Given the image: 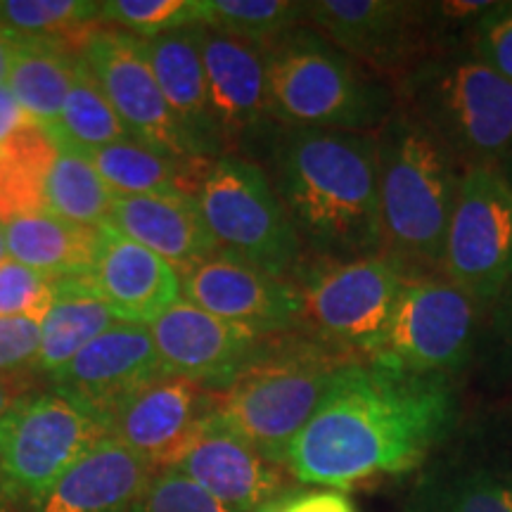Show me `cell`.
Masks as SVG:
<instances>
[{
    "label": "cell",
    "mask_w": 512,
    "mask_h": 512,
    "mask_svg": "<svg viewBox=\"0 0 512 512\" xmlns=\"http://www.w3.org/2000/svg\"><path fill=\"white\" fill-rule=\"evenodd\" d=\"M446 375H411L354 358L287 453L302 484L344 491L375 477L406 475L425 463L456 422Z\"/></svg>",
    "instance_id": "obj_1"
},
{
    "label": "cell",
    "mask_w": 512,
    "mask_h": 512,
    "mask_svg": "<svg viewBox=\"0 0 512 512\" xmlns=\"http://www.w3.org/2000/svg\"><path fill=\"white\" fill-rule=\"evenodd\" d=\"M271 183L316 261L389 254L380 216L377 133L283 128L273 140Z\"/></svg>",
    "instance_id": "obj_2"
},
{
    "label": "cell",
    "mask_w": 512,
    "mask_h": 512,
    "mask_svg": "<svg viewBox=\"0 0 512 512\" xmlns=\"http://www.w3.org/2000/svg\"><path fill=\"white\" fill-rule=\"evenodd\" d=\"M354 358L299 330L268 335L219 389L216 418L261 456L285 467L294 439L316 415L339 370Z\"/></svg>",
    "instance_id": "obj_3"
},
{
    "label": "cell",
    "mask_w": 512,
    "mask_h": 512,
    "mask_svg": "<svg viewBox=\"0 0 512 512\" xmlns=\"http://www.w3.org/2000/svg\"><path fill=\"white\" fill-rule=\"evenodd\" d=\"M396 105L432 133L460 171L512 157V81L465 43H446L394 86Z\"/></svg>",
    "instance_id": "obj_4"
},
{
    "label": "cell",
    "mask_w": 512,
    "mask_h": 512,
    "mask_svg": "<svg viewBox=\"0 0 512 512\" xmlns=\"http://www.w3.org/2000/svg\"><path fill=\"white\" fill-rule=\"evenodd\" d=\"M460 174L432 133L396 105L377 131V185L387 252L411 273H441Z\"/></svg>",
    "instance_id": "obj_5"
},
{
    "label": "cell",
    "mask_w": 512,
    "mask_h": 512,
    "mask_svg": "<svg viewBox=\"0 0 512 512\" xmlns=\"http://www.w3.org/2000/svg\"><path fill=\"white\" fill-rule=\"evenodd\" d=\"M264 55L271 110L283 128L377 133L392 117L394 88L309 24L278 38Z\"/></svg>",
    "instance_id": "obj_6"
},
{
    "label": "cell",
    "mask_w": 512,
    "mask_h": 512,
    "mask_svg": "<svg viewBox=\"0 0 512 512\" xmlns=\"http://www.w3.org/2000/svg\"><path fill=\"white\" fill-rule=\"evenodd\" d=\"M195 200L221 252L297 285L306 268L304 245L287 219L271 176L254 159H211Z\"/></svg>",
    "instance_id": "obj_7"
},
{
    "label": "cell",
    "mask_w": 512,
    "mask_h": 512,
    "mask_svg": "<svg viewBox=\"0 0 512 512\" xmlns=\"http://www.w3.org/2000/svg\"><path fill=\"white\" fill-rule=\"evenodd\" d=\"M411 275L392 254L306 264L299 290V325L318 342L366 358L387 330L401 287Z\"/></svg>",
    "instance_id": "obj_8"
},
{
    "label": "cell",
    "mask_w": 512,
    "mask_h": 512,
    "mask_svg": "<svg viewBox=\"0 0 512 512\" xmlns=\"http://www.w3.org/2000/svg\"><path fill=\"white\" fill-rule=\"evenodd\" d=\"M482 313L441 273H411L387 330L366 358L401 373L451 377L475 356Z\"/></svg>",
    "instance_id": "obj_9"
},
{
    "label": "cell",
    "mask_w": 512,
    "mask_h": 512,
    "mask_svg": "<svg viewBox=\"0 0 512 512\" xmlns=\"http://www.w3.org/2000/svg\"><path fill=\"white\" fill-rule=\"evenodd\" d=\"M105 437L98 413L53 389L0 418V484L10 505H29Z\"/></svg>",
    "instance_id": "obj_10"
},
{
    "label": "cell",
    "mask_w": 512,
    "mask_h": 512,
    "mask_svg": "<svg viewBox=\"0 0 512 512\" xmlns=\"http://www.w3.org/2000/svg\"><path fill=\"white\" fill-rule=\"evenodd\" d=\"M306 24L392 88L448 43L434 3L313 0L306 3Z\"/></svg>",
    "instance_id": "obj_11"
},
{
    "label": "cell",
    "mask_w": 512,
    "mask_h": 512,
    "mask_svg": "<svg viewBox=\"0 0 512 512\" xmlns=\"http://www.w3.org/2000/svg\"><path fill=\"white\" fill-rule=\"evenodd\" d=\"M441 275L486 309L512 280V183L501 169L460 174Z\"/></svg>",
    "instance_id": "obj_12"
},
{
    "label": "cell",
    "mask_w": 512,
    "mask_h": 512,
    "mask_svg": "<svg viewBox=\"0 0 512 512\" xmlns=\"http://www.w3.org/2000/svg\"><path fill=\"white\" fill-rule=\"evenodd\" d=\"M195 29L223 155L247 159L259 147L271 150L283 126L271 110L264 50L204 24Z\"/></svg>",
    "instance_id": "obj_13"
},
{
    "label": "cell",
    "mask_w": 512,
    "mask_h": 512,
    "mask_svg": "<svg viewBox=\"0 0 512 512\" xmlns=\"http://www.w3.org/2000/svg\"><path fill=\"white\" fill-rule=\"evenodd\" d=\"M79 57L133 140L162 155L197 159L136 36L95 27L81 43Z\"/></svg>",
    "instance_id": "obj_14"
},
{
    "label": "cell",
    "mask_w": 512,
    "mask_h": 512,
    "mask_svg": "<svg viewBox=\"0 0 512 512\" xmlns=\"http://www.w3.org/2000/svg\"><path fill=\"white\" fill-rule=\"evenodd\" d=\"M219 392L207 384L166 375L128 394L105 415L107 437L143 458L155 470H169L216 413Z\"/></svg>",
    "instance_id": "obj_15"
},
{
    "label": "cell",
    "mask_w": 512,
    "mask_h": 512,
    "mask_svg": "<svg viewBox=\"0 0 512 512\" xmlns=\"http://www.w3.org/2000/svg\"><path fill=\"white\" fill-rule=\"evenodd\" d=\"M181 275L185 302L261 335L292 332L299 325V290L283 278L261 271L221 249Z\"/></svg>",
    "instance_id": "obj_16"
},
{
    "label": "cell",
    "mask_w": 512,
    "mask_h": 512,
    "mask_svg": "<svg viewBox=\"0 0 512 512\" xmlns=\"http://www.w3.org/2000/svg\"><path fill=\"white\" fill-rule=\"evenodd\" d=\"M147 328L166 375L207 384L216 392L240 373L268 337L207 313L185 299L159 313Z\"/></svg>",
    "instance_id": "obj_17"
},
{
    "label": "cell",
    "mask_w": 512,
    "mask_h": 512,
    "mask_svg": "<svg viewBox=\"0 0 512 512\" xmlns=\"http://www.w3.org/2000/svg\"><path fill=\"white\" fill-rule=\"evenodd\" d=\"M162 377L166 373L150 328L117 323L83 347L60 373L50 377V387L105 418L128 394Z\"/></svg>",
    "instance_id": "obj_18"
},
{
    "label": "cell",
    "mask_w": 512,
    "mask_h": 512,
    "mask_svg": "<svg viewBox=\"0 0 512 512\" xmlns=\"http://www.w3.org/2000/svg\"><path fill=\"white\" fill-rule=\"evenodd\" d=\"M174 467L233 512H259L283 496L287 486V467L261 456L216 413Z\"/></svg>",
    "instance_id": "obj_19"
},
{
    "label": "cell",
    "mask_w": 512,
    "mask_h": 512,
    "mask_svg": "<svg viewBox=\"0 0 512 512\" xmlns=\"http://www.w3.org/2000/svg\"><path fill=\"white\" fill-rule=\"evenodd\" d=\"M88 283L119 323L150 325L181 299L176 268L110 226H102L100 252L88 271Z\"/></svg>",
    "instance_id": "obj_20"
},
{
    "label": "cell",
    "mask_w": 512,
    "mask_h": 512,
    "mask_svg": "<svg viewBox=\"0 0 512 512\" xmlns=\"http://www.w3.org/2000/svg\"><path fill=\"white\" fill-rule=\"evenodd\" d=\"M155 467L112 437L100 439L24 512H133Z\"/></svg>",
    "instance_id": "obj_21"
},
{
    "label": "cell",
    "mask_w": 512,
    "mask_h": 512,
    "mask_svg": "<svg viewBox=\"0 0 512 512\" xmlns=\"http://www.w3.org/2000/svg\"><path fill=\"white\" fill-rule=\"evenodd\" d=\"M105 226L162 256L178 273L219 249L188 192L117 195Z\"/></svg>",
    "instance_id": "obj_22"
},
{
    "label": "cell",
    "mask_w": 512,
    "mask_h": 512,
    "mask_svg": "<svg viewBox=\"0 0 512 512\" xmlns=\"http://www.w3.org/2000/svg\"><path fill=\"white\" fill-rule=\"evenodd\" d=\"M197 24L166 31L152 38H138L166 102L197 159L223 157L214 117H211L207 76L197 43Z\"/></svg>",
    "instance_id": "obj_23"
},
{
    "label": "cell",
    "mask_w": 512,
    "mask_h": 512,
    "mask_svg": "<svg viewBox=\"0 0 512 512\" xmlns=\"http://www.w3.org/2000/svg\"><path fill=\"white\" fill-rule=\"evenodd\" d=\"M3 228L10 259L53 280L88 273L98 259L102 226H83L41 211L3 223Z\"/></svg>",
    "instance_id": "obj_24"
},
{
    "label": "cell",
    "mask_w": 512,
    "mask_h": 512,
    "mask_svg": "<svg viewBox=\"0 0 512 512\" xmlns=\"http://www.w3.org/2000/svg\"><path fill=\"white\" fill-rule=\"evenodd\" d=\"M55 304L41 323L36 373L53 377L72 363L83 347L119 320L88 283V273L55 278Z\"/></svg>",
    "instance_id": "obj_25"
},
{
    "label": "cell",
    "mask_w": 512,
    "mask_h": 512,
    "mask_svg": "<svg viewBox=\"0 0 512 512\" xmlns=\"http://www.w3.org/2000/svg\"><path fill=\"white\" fill-rule=\"evenodd\" d=\"M15 57H12L8 83L22 110L29 114L38 128L53 138L60 124L64 100L72 86L79 53L60 43L41 41H12Z\"/></svg>",
    "instance_id": "obj_26"
},
{
    "label": "cell",
    "mask_w": 512,
    "mask_h": 512,
    "mask_svg": "<svg viewBox=\"0 0 512 512\" xmlns=\"http://www.w3.org/2000/svg\"><path fill=\"white\" fill-rule=\"evenodd\" d=\"M102 181L114 195H159L188 192L195 195L211 159H176L128 138L105 145L88 155Z\"/></svg>",
    "instance_id": "obj_27"
},
{
    "label": "cell",
    "mask_w": 512,
    "mask_h": 512,
    "mask_svg": "<svg viewBox=\"0 0 512 512\" xmlns=\"http://www.w3.org/2000/svg\"><path fill=\"white\" fill-rule=\"evenodd\" d=\"M57 147L34 121L0 145V223L46 211V181Z\"/></svg>",
    "instance_id": "obj_28"
},
{
    "label": "cell",
    "mask_w": 512,
    "mask_h": 512,
    "mask_svg": "<svg viewBox=\"0 0 512 512\" xmlns=\"http://www.w3.org/2000/svg\"><path fill=\"white\" fill-rule=\"evenodd\" d=\"M100 8L91 0H0V29L12 41L60 43L79 53Z\"/></svg>",
    "instance_id": "obj_29"
},
{
    "label": "cell",
    "mask_w": 512,
    "mask_h": 512,
    "mask_svg": "<svg viewBox=\"0 0 512 512\" xmlns=\"http://www.w3.org/2000/svg\"><path fill=\"white\" fill-rule=\"evenodd\" d=\"M128 138H131V133L121 124L119 114L114 112L98 81L93 79V74L88 72L79 57V67H76L74 81L69 86L67 100H64L60 124H57L50 140L57 150L91 155L100 147Z\"/></svg>",
    "instance_id": "obj_30"
},
{
    "label": "cell",
    "mask_w": 512,
    "mask_h": 512,
    "mask_svg": "<svg viewBox=\"0 0 512 512\" xmlns=\"http://www.w3.org/2000/svg\"><path fill=\"white\" fill-rule=\"evenodd\" d=\"M114 192L102 181L88 155L57 150V157L46 181V211L60 219L105 226L114 204Z\"/></svg>",
    "instance_id": "obj_31"
},
{
    "label": "cell",
    "mask_w": 512,
    "mask_h": 512,
    "mask_svg": "<svg viewBox=\"0 0 512 512\" xmlns=\"http://www.w3.org/2000/svg\"><path fill=\"white\" fill-rule=\"evenodd\" d=\"M197 8L204 27L261 50L302 27L306 19V3L297 0H197Z\"/></svg>",
    "instance_id": "obj_32"
},
{
    "label": "cell",
    "mask_w": 512,
    "mask_h": 512,
    "mask_svg": "<svg viewBox=\"0 0 512 512\" xmlns=\"http://www.w3.org/2000/svg\"><path fill=\"white\" fill-rule=\"evenodd\" d=\"M100 19L124 34L152 38L200 24V8L197 0H107L100 8Z\"/></svg>",
    "instance_id": "obj_33"
},
{
    "label": "cell",
    "mask_w": 512,
    "mask_h": 512,
    "mask_svg": "<svg viewBox=\"0 0 512 512\" xmlns=\"http://www.w3.org/2000/svg\"><path fill=\"white\" fill-rule=\"evenodd\" d=\"M55 304V283L48 275L17 261L0 264V320L43 323Z\"/></svg>",
    "instance_id": "obj_34"
},
{
    "label": "cell",
    "mask_w": 512,
    "mask_h": 512,
    "mask_svg": "<svg viewBox=\"0 0 512 512\" xmlns=\"http://www.w3.org/2000/svg\"><path fill=\"white\" fill-rule=\"evenodd\" d=\"M133 512H233L176 467L159 470Z\"/></svg>",
    "instance_id": "obj_35"
},
{
    "label": "cell",
    "mask_w": 512,
    "mask_h": 512,
    "mask_svg": "<svg viewBox=\"0 0 512 512\" xmlns=\"http://www.w3.org/2000/svg\"><path fill=\"white\" fill-rule=\"evenodd\" d=\"M482 370L494 377H512V280L486 306L479 325L477 347Z\"/></svg>",
    "instance_id": "obj_36"
},
{
    "label": "cell",
    "mask_w": 512,
    "mask_h": 512,
    "mask_svg": "<svg viewBox=\"0 0 512 512\" xmlns=\"http://www.w3.org/2000/svg\"><path fill=\"white\" fill-rule=\"evenodd\" d=\"M465 46L494 72L512 81V0L491 3L467 31Z\"/></svg>",
    "instance_id": "obj_37"
},
{
    "label": "cell",
    "mask_w": 512,
    "mask_h": 512,
    "mask_svg": "<svg viewBox=\"0 0 512 512\" xmlns=\"http://www.w3.org/2000/svg\"><path fill=\"white\" fill-rule=\"evenodd\" d=\"M441 512H512V482L477 470L453 479L439 498Z\"/></svg>",
    "instance_id": "obj_38"
},
{
    "label": "cell",
    "mask_w": 512,
    "mask_h": 512,
    "mask_svg": "<svg viewBox=\"0 0 512 512\" xmlns=\"http://www.w3.org/2000/svg\"><path fill=\"white\" fill-rule=\"evenodd\" d=\"M38 349H41V323L0 320V373L36 370Z\"/></svg>",
    "instance_id": "obj_39"
},
{
    "label": "cell",
    "mask_w": 512,
    "mask_h": 512,
    "mask_svg": "<svg viewBox=\"0 0 512 512\" xmlns=\"http://www.w3.org/2000/svg\"><path fill=\"white\" fill-rule=\"evenodd\" d=\"M259 512H356V505L344 491L316 489L278 496Z\"/></svg>",
    "instance_id": "obj_40"
},
{
    "label": "cell",
    "mask_w": 512,
    "mask_h": 512,
    "mask_svg": "<svg viewBox=\"0 0 512 512\" xmlns=\"http://www.w3.org/2000/svg\"><path fill=\"white\" fill-rule=\"evenodd\" d=\"M36 370H24V373H0V418L15 411L31 396H36Z\"/></svg>",
    "instance_id": "obj_41"
},
{
    "label": "cell",
    "mask_w": 512,
    "mask_h": 512,
    "mask_svg": "<svg viewBox=\"0 0 512 512\" xmlns=\"http://www.w3.org/2000/svg\"><path fill=\"white\" fill-rule=\"evenodd\" d=\"M29 114L22 110L8 86H0V145L29 124Z\"/></svg>",
    "instance_id": "obj_42"
},
{
    "label": "cell",
    "mask_w": 512,
    "mask_h": 512,
    "mask_svg": "<svg viewBox=\"0 0 512 512\" xmlns=\"http://www.w3.org/2000/svg\"><path fill=\"white\" fill-rule=\"evenodd\" d=\"M12 57H15V43H12V38L5 34L3 29H0V86L8 83Z\"/></svg>",
    "instance_id": "obj_43"
},
{
    "label": "cell",
    "mask_w": 512,
    "mask_h": 512,
    "mask_svg": "<svg viewBox=\"0 0 512 512\" xmlns=\"http://www.w3.org/2000/svg\"><path fill=\"white\" fill-rule=\"evenodd\" d=\"M8 259L10 256H8V247H5V228H3V223H0V264Z\"/></svg>",
    "instance_id": "obj_44"
},
{
    "label": "cell",
    "mask_w": 512,
    "mask_h": 512,
    "mask_svg": "<svg viewBox=\"0 0 512 512\" xmlns=\"http://www.w3.org/2000/svg\"><path fill=\"white\" fill-rule=\"evenodd\" d=\"M0 512H10V501H8V496H5L3 484H0Z\"/></svg>",
    "instance_id": "obj_45"
},
{
    "label": "cell",
    "mask_w": 512,
    "mask_h": 512,
    "mask_svg": "<svg viewBox=\"0 0 512 512\" xmlns=\"http://www.w3.org/2000/svg\"><path fill=\"white\" fill-rule=\"evenodd\" d=\"M501 171H503V174H505V178H508V181L512 183V157L508 159V162L503 164V169H501Z\"/></svg>",
    "instance_id": "obj_46"
}]
</instances>
